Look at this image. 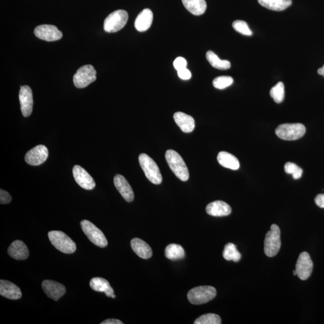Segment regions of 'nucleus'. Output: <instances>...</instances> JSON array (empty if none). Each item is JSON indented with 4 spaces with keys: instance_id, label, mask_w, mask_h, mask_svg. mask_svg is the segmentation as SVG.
<instances>
[{
    "instance_id": "bb28decb",
    "label": "nucleus",
    "mask_w": 324,
    "mask_h": 324,
    "mask_svg": "<svg viewBox=\"0 0 324 324\" xmlns=\"http://www.w3.org/2000/svg\"><path fill=\"white\" fill-rule=\"evenodd\" d=\"M208 62L214 68L219 70H227L230 68V63L229 61L221 60L213 51H208L206 54Z\"/></svg>"
},
{
    "instance_id": "79ce46f5",
    "label": "nucleus",
    "mask_w": 324,
    "mask_h": 324,
    "mask_svg": "<svg viewBox=\"0 0 324 324\" xmlns=\"http://www.w3.org/2000/svg\"><path fill=\"white\" fill-rule=\"evenodd\" d=\"M293 273H294V275H297V272H296V270H294V271H293Z\"/></svg>"
},
{
    "instance_id": "20e7f679",
    "label": "nucleus",
    "mask_w": 324,
    "mask_h": 324,
    "mask_svg": "<svg viewBox=\"0 0 324 324\" xmlns=\"http://www.w3.org/2000/svg\"><path fill=\"white\" fill-rule=\"evenodd\" d=\"M275 132L279 138L285 141H295L304 135L306 127L301 123L283 124L277 127Z\"/></svg>"
},
{
    "instance_id": "37998d69",
    "label": "nucleus",
    "mask_w": 324,
    "mask_h": 324,
    "mask_svg": "<svg viewBox=\"0 0 324 324\" xmlns=\"http://www.w3.org/2000/svg\"><path fill=\"white\" fill-rule=\"evenodd\" d=\"M115 297H116V296H115L114 294L112 296V298H115Z\"/></svg>"
},
{
    "instance_id": "f257e3e1",
    "label": "nucleus",
    "mask_w": 324,
    "mask_h": 324,
    "mask_svg": "<svg viewBox=\"0 0 324 324\" xmlns=\"http://www.w3.org/2000/svg\"><path fill=\"white\" fill-rule=\"evenodd\" d=\"M165 158L170 169L176 176L182 181H188L189 170L181 156L174 150H168L166 152Z\"/></svg>"
},
{
    "instance_id": "58836bf2",
    "label": "nucleus",
    "mask_w": 324,
    "mask_h": 324,
    "mask_svg": "<svg viewBox=\"0 0 324 324\" xmlns=\"http://www.w3.org/2000/svg\"><path fill=\"white\" fill-rule=\"evenodd\" d=\"M101 324H123V322L121 320L115 319H110L104 320V322L101 323Z\"/></svg>"
},
{
    "instance_id": "6e6552de",
    "label": "nucleus",
    "mask_w": 324,
    "mask_h": 324,
    "mask_svg": "<svg viewBox=\"0 0 324 324\" xmlns=\"http://www.w3.org/2000/svg\"><path fill=\"white\" fill-rule=\"evenodd\" d=\"M81 228L88 239L94 245L104 248L108 245V241L102 230L88 220H83L81 222Z\"/></svg>"
},
{
    "instance_id": "a19ab883",
    "label": "nucleus",
    "mask_w": 324,
    "mask_h": 324,
    "mask_svg": "<svg viewBox=\"0 0 324 324\" xmlns=\"http://www.w3.org/2000/svg\"><path fill=\"white\" fill-rule=\"evenodd\" d=\"M322 70H323L322 76H323V77H324V65L322 66Z\"/></svg>"
},
{
    "instance_id": "4c0bfd02",
    "label": "nucleus",
    "mask_w": 324,
    "mask_h": 324,
    "mask_svg": "<svg viewBox=\"0 0 324 324\" xmlns=\"http://www.w3.org/2000/svg\"><path fill=\"white\" fill-rule=\"evenodd\" d=\"M315 202L317 206L324 208V194L317 195L315 199Z\"/></svg>"
},
{
    "instance_id": "ddd939ff",
    "label": "nucleus",
    "mask_w": 324,
    "mask_h": 324,
    "mask_svg": "<svg viewBox=\"0 0 324 324\" xmlns=\"http://www.w3.org/2000/svg\"><path fill=\"white\" fill-rule=\"evenodd\" d=\"M19 99L20 101L21 110L24 117L30 116L33 111V92L30 86L28 85L21 86Z\"/></svg>"
},
{
    "instance_id": "f03ea898",
    "label": "nucleus",
    "mask_w": 324,
    "mask_h": 324,
    "mask_svg": "<svg viewBox=\"0 0 324 324\" xmlns=\"http://www.w3.org/2000/svg\"><path fill=\"white\" fill-rule=\"evenodd\" d=\"M139 162L146 177L155 184H160L162 182V176L156 163L146 154H141Z\"/></svg>"
},
{
    "instance_id": "39448f33",
    "label": "nucleus",
    "mask_w": 324,
    "mask_h": 324,
    "mask_svg": "<svg viewBox=\"0 0 324 324\" xmlns=\"http://www.w3.org/2000/svg\"><path fill=\"white\" fill-rule=\"evenodd\" d=\"M281 247V230L277 224L271 226L270 230L266 234L264 241V252L268 257H274Z\"/></svg>"
},
{
    "instance_id": "0eeeda50",
    "label": "nucleus",
    "mask_w": 324,
    "mask_h": 324,
    "mask_svg": "<svg viewBox=\"0 0 324 324\" xmlns=\"http://www.w3.org/2000/svg\"><path fill=\"white\" fill-rule=\"evenodd\" d=\"M129 15L124 10L112 12L104 21V30L107 33H115L121 30L127 24Z\"/></svg>"
},
{
    "instance_id": "b1692460",
    "label": "nucleus",
    "mask_w": 324,
    "mask_h": 324,
    "mask_svg": "<svg viewBox=\"0 0 324 324\" xmlns=\"http://www.w3.org/2000/svg\"><path fill=\"white\" fill-rule=\"evenodd\" d=\"M185 8L196 16L204 14L207 9V3L205 0H182Z\"/></svg>"
},
{
    "instance_id": "393cba45",
    "label": "nucleus",
    "mask_w": 324,
    "mask_h": 324,
    "mask_svg": "<svg viewBox=\"0 0 324 324\" xmlns=\"http://www.w3.org/2000/svg\"><path fill=\"white\" fill-rule=\"evenodd\" d=\"M218 162L224 168L237 170L240 168V162L236 157L229 153L221 152L217 156Z\"/></svg>"
},
{
    "instance_id": "f704fd0d",
    "label": "nucleus",
    "mask_w": 324,
    "mask_h": 324,
    "mask_svg": "<svg viewBox=\"0 0 324 324\" xmlns=\"http://www.w3.org/2000/svg\"><path fill=\"white\" fill-rule=\"evenodd\" d=\"M174 68L178 71L186 68L187 67V61L184 58L179 57L176 58L174 62Z\"/></svg>"
},
{
    "instance_id": "473e14b6",
    "label": "nucleus",
    "mask_w": 324,
    "mask_h": 324,
    "mask_svg": "<svg viewBox=\"0 0 324 324\" xmlns=\"http://www.w3.org/2000/svg\"><path fill=\"white\" fill-rule=\"evenodd\" d=\"M285 171L288 174H292L295 179L301 177L303 174V170L294 163L288 162L285 165Z\"/></svg>"
},
{
    "instance_id": "412c9836",
    "label": "nucleus",
    "mask_w": 324,
    "mask_h": 324,
    "mask_svg": "<svg viewBox=\"0 0 324 324\" xmlns=\"http://www.w3.org/2000/svg\"><path fill=\"white\" fill-rule=\"evenodd\" d=\"M153 14L152 11L149 9H144L140 14L137 15L134 27L140 32L146 31L149 30L152 24Z\"/></svg>"
},
{
    "instance_id": "a211bd4d",
    "label": "nucleus",
    "mask_w": 324,
    "mask_h": 324,
    "mask_svg": "<svg viewBox=\"0 0 324 324\" xmlns=\"http://www.w3.org/2000/svg\"><path fill=\"white\" fill-rule=\"evenodd\" d=\"M0 295L8 299L18 300L22 297V292L17 285L12 282L0 281Z\"/></svg>"
},
{
    "instance_id": "1a4fd4ad",
    "label": "nucleus",
    "mask_w": 324,
    "mask_h": 324,
    "mask_svg": "<svg viewBox=\"0 0 324 324\" xmlns=\"http://www.w3.org/2000/svg\"><path fill=\"white\" fill-rule=\"evenodd\" d=\"M96 80V71L90 65L83 66L77 70L73 76V83L76 87L83 88Z\"/></svg>"
},
{
    "instance_id": "c85d7f7f",
    "label": "nucleus",
    "mask_w": 324,
    "mask_h": 324,
    "mask_svg": "<svg viewBox=\"0 0 324 324\" xmlns=\"http://www.w3.org/2000/svg\"><path fill=\"white\" fill-rule=\"evenodd\" d=\"M223 256L227 261H233L234 262H239L241 259V254L237 250V246L233 243H227L224 246L223 252Z\"/></svg>"
},
{
    "instance_id": "c9c22d12",
    "label": "nucleus",
    "mask_w": 324,
    "mask_h": 324,
    "mask_svg": "<svg viewBox=\"0 0 324 324\" xmlns=\"http://www.w3.org/2000/svg\"><path fill=\"white\" fill-rule=\"evenodd\" d=\"M12 197L8 192L1 189L0 191V203L1 204H7L11 203Z\"/></svg>"
},
{
    "instance_id": "7ed1b4c3",
    "label": "nucleus",
    "mask_w": 324,
    "mask_h": 324,
    "mask_svg": "<svg viewBox=\"0 0 324 324\" xmlns=\"http://www.w3.org/2000/svg\"><path fill=\"white\" fill-rule=\"evenodd\" d=\"M48 237L51 243L59 251L66 254H71L76 251V244L65 233L53 230L48 233Z\"/></svg>"
},
{
    "instance_id": "9b49d317",
    "label": "nucleus",
    "mask_w": 324,
    "mask_h": 324,
    "mask_svg": "<svg viewBox=\"0 0 324 324\" xmlns=\"http://www.w3.org/2000/svg\"><path fill=\"white\" fill-rule=\"evenodd\" d=\"M34 34L41 40L54 41L61 39L63 37L62 31L52 25H41L36 27Z\"/></svg>"
},
{
    "instance_id": "2f4dec72",
    "label": "nucleus",
    "mask_w": 324,
    "mask_h": 324,
    "mask_svg": "<svg viewBox=\"0 0 324 324\" xmlns=\"http://www.w3.org/2000/svg\"><path fill=\"white\" fill-rule=\"evenodd\" d=\"M234 79L232 77L222 76L215 78L213 81V85L217 89H223L232 85Z\"/></svg>"
},
{
    "instance_id": "c756f323",
    "label": "nucleus",
    "mask_w": 324,
    "mask_h": 324,
    "mask_svg": "<svg viewBox=\"0 0 324 324\" xmlns=\"http://www.w3.org/2000/svg\"><path fill=\"white\" fill-rule=\"evenodd\" d=\"M271 97L277 104H281L284 100L285 86L283 82H279L270 90Z\"/></svg>"
},
{
    "instance_id": "2eb2a0df",
    "label": "nucleus",
    "mask_w": 324,
    "mask_h": 324,
    "mask_svg": "<svg viewBox=\"0 0 324 324\" xmlns=\"http://www.w3.org/2000/svg\"><path fill=\"white\" fill-rule=\"evenodd\" d=\"M42 288L48 297L55 301L59 300L66 292L63 285L53 281H44L42 282Z\"/></svg>"
},
{
    "instance_id": "cd10ccee",
    "label": "nucleus",
    "mask_w": 324,
    "mask_h": 324,
    "mask_svg": "<svg viewBox=\"0 0 324 324\" xmlns=\"http://www.w3.org/2000/svg\"><path fill=\"white\" fill-rule=\"evenodd\" d=\"M165 255L166 258L171 260L181 259L184 258L185 252L180 245L171 244L166 247Z\"/></svg>"
},
{
    "instance_id": "423d86ee",
    "label": "nucleus",
    "mask_w": 324,
    "mask_h": 324,
    "mask_svg": "<svg viewBox=\"0 0 324 324\" xmlns=\"http://www.w3.org/2000/svg\"><path fill=\"white\" fill-rule=\"evenodd\" d=\"M217 292L216 289L211 286H201L192 289L189 291L188 298L192 304L199 305L205 304L214 299L216 297Z\"/></svg>"
},
{
    "instance_id": "4468645a",
    "label": "nucleus",
    "mask_w": 324,
    "mask_h": 324,
    "mask_svg": "<svg viewBox=\"0 0 324 324\" xmlns=\"http://www.w3.org/2000/svg\"><path fill=\"white\" fill-rule=\"evenodd\" d=\"M73 174L77 183L85 190H92L96 183L92 176L85 170L79 165L73 167Z\"/></svg>"
},
{
    "instance_id": "7c9ffc66",
    "label": "nucleus",
    "mask_w": 324,
    "mask_h": 324,
    "mask_svg": "<svg viewBox=\"0 0 324 324\" xmlns=\"http://www.w3.org/2000/svg\"><path fill=\"white\" fill-rule=\"evenodd\" d=\"M220 317L214 313H208L202 315L195 320V324H220Z\"/></svg>"
},
{
    "instance_id": "5701e85b",
    "label": "nucleus",
    "mask_w": 324,
    "mask_h": 324,
    "mask_svg": "<svg viewBox=\"0 0 324 324\" xmlns=\"http://www.w3.org/2000/svg\"><path fill=\"white\" fill-rule=\"evenodd\" d=\"M92 290L100 293H104L108 297H112L114 294L113 289L111 287L109 282L102 277L92 278L89 283Z\"/></svg>"
},
{
    "instance_id": "6ab92c4d",
    "label": "nucleus",
    "mask_w": 324,
    "mask_h": 324,
    "mask_svg": "<svg viewBox=\"0 0 324 324\" xmlns=\"http://www.w3.org/2000/svg\"><path fill=\"white\" fill-rule=\"evenodd\" d=\"M174 119L176 124L184 133H191L195 129V122L191 115L177 112L174 115Z\"/></svg>"
},
{
    "instance_id": "aec40b11",
    "label": "nucleus",
    "mask_w": 324,
    "mask_h": 324,
    "mask_svg": "<svg viewBox=\"0 0 324 324\" xmlns=\"http://www.w3.org/2000/svg\"><path fill=\"white\" fill-rule=\"evenodd\" d=\"M8 253L12 258L17 260H25L29 256L28 249L21 240H16L11 244L8 249Z\"/></svg>"
},
{
    "instance_id": "4be33fe9",
    "label": "nucleus",
    "mask_w": 324,
    "mask_h": 324,
    "mask_svg": "<svg viewBox=\"0 0 324 324\" xmlns=\"http://www.w3.org/2000/svg\"><path fill=\"white\" fill-rule=\"evenodd\" d=\"M131 247L133 252L141 258L149 259L153 255L152 248L148 244L141 239L134 238L131 240Z\"/></svg>"
},
{
    "instance_id": "dca6fc26",
    "label": "nucleus",
    "mask_w": 324,
    "mask_h": 324,
    "mask_svg": "<svg viewBox=\"0 0 324 324\" xmlns=\"http://www.w3.org/2000/svg\"><path fill=\"white\" fill-rule=\"evenodd\" d=\"M114 185L125 201L130 203L134 200V193L127 179L121 175H116L114 178Z\"/></svg>"
},
{
    "instance_id": "f8f14e48",
    "label": "nucleus",
    "mask_w": 324,
    "mask_h": 324,
    "mask_svg": "<svg viewBox=\"0 0 324 324\" xmlns=\"http://www.w3.org/2000/svg\"><path fill=\"white\" fill-rule=\"evenodd\" d=\"M49 155L47 147L39 145L29 151L25 156V162L32 166H38L46 161Z\"/></svg>"
},
{
    "instance_id": "9d476101",
    "label": "nucleus",
    "mask_w": 324,
    "mask_h": 324,
    "mask_svg": "<svg viewBox=\"0 0 324 324\" xmlns=\"http://www.w3.org/2000/svg\"><path fill=\"white\" fill-rule=\"evenodd\" d=\"M313 262L306 252L300 253L296 266L297 275L301 280L306 281L309 279L313 271Z\"/></svg>"
},
{
    "instance_id": "a878e982",
    "label": "nucleus",
    "mask_w": 324,
    "mask_h": 324,
    "mask_svg": "<svg viewBox=\"0 0 324 324\" xmlns=\"http://www.w3.org/2000/svg\"><path fill=\"white\" fill-rule=\"evenodd\" d=\"M260 5L271 11H282L292 5V0H258Z\"/></svg>"
},
{
    "instance_id": "72a5a7b5",
    "label": "nucleus",
    "mask_w": 324,
    "mask_h": 324,
    "mask_svg": "<svg viewBox=\"0 0 324 324\" xmlns=\"http://www.w3.org/2000/svg\"><path fill=\"white\" fill-rule=\"evenodd\" d=\"M233 27L236 31L245 36H252L253 33L245 21L237 20L234 21Z\"/></svg>"
},
{
    "instance_id": "e433bc0d",
    "label": "nucleus",
    "mask_w": 324,
    "mask_h": 324,
    "mask_svg": "<svg viewBox=\"0 0 324 324\" xmlns=\"http://www.w3.org/2000/svg\"><path fill=\"white\" fill-rule=\"evenodd\" d=\"M177 73L179 78H181V79L188 80L191 78V72H190V70H189L187 68L179 70H178V71H177Z\"/></svg>"
},
{
    "instance_id": "ea45409f",
    "label": "nucleus",
    "mask_w": 324,
    "mask_h": 324,
    "mask_svg": "<svg viewBox=\"0 0 324 324\" xmlns=\"http://www.w3.org/2000/svg\"><path fill=\"white\" fill-rule=\"evenodd\" d=\"M317 73H318L320 75H322L323 70L322 67L321 68H319L318 70H317Z\"/></svg>"
},
{
    "instance_id": "f3484780",
    "label": "nucleus",
    "mask_w": 324,
    "mask_h": 324,
    "mask_svg": "<svg viewBox=\"0 0 324 324\" xmlns=\"http://www.w3.org/2000/svg\"><path fill=\"white\" fill-rule=\"evenodd\" d=\"M232 209L230 205L222 201L212 202L206 207L207 213L215 217L228 216L232 213Z\"/></svg>"
}]
</instances>
